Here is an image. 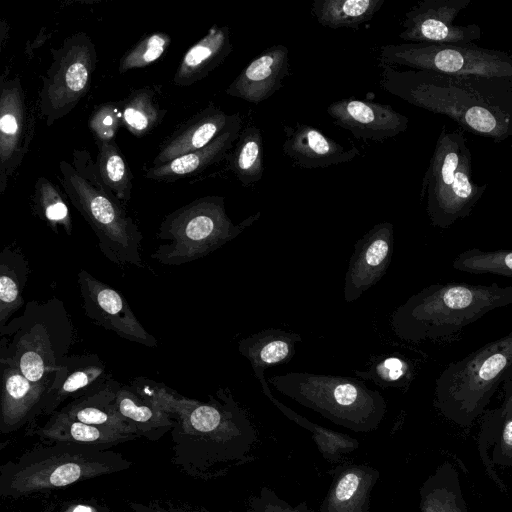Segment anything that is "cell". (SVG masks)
Returning <instances> with one entry per match:
<instances>
[{
  "mask_svg": "<svg viewBox=\"0 0 512 512\" xmlns=\"http://www.w3.org/2000/svg\"><path fill=\"white\" fill-rule=\"evenodd\" d=\"M130 386L173 419L171 461L190 477L224 475L245 459L255 441L252 423L228 388L203 402L144 377L134 378Z\"/></svg>",
  "mask_w": 512,
  "mask_h": 512,
  "instance_id": "cell-1",
  "label": "cell"
},
{
  "mask_svg": "<svg viewBox=\"0 0 512 512\" xmlns=\"http://www.w3.org/2000/svg\"><path fill=\"white\" fill-rule=\"evenodd\" d=\"M380 85L411 105L447 116L461 130L500 143L512 136V81L398 70L380 63Z\"/></svg>",
  "mask_w": 512,
  "mask_h": 512,
  "instance_id": "cell-2",
  "label": "cell"
},
{
  "mask_svg": "<svg viewBox=\"0 0 512 512\" xmlns=\"http://www.w3.org/2000/svg\"><path fill=\"white\" fill-rule=\"evenodd\" d=\"M512 305V286L431 284L409 297L391 316L397 337L408 342L449 339L488 312Z\"/></svg>",
  "mask_w": 512,
  "mask_h": 512,
  "instance_id": "cell-3",
  "label": "cell"
},
{
  "mask_svg": "<svg viewBox=\"0 0 512 512\" xmlns=\"http://www.w3.org/2000/svg\"><path fill=\"white\" fill-rule=\"evenodd\" d=\"M132 461L93 446L54 442L34 447L0 467V496L19 499L127 470Z\"/></svg>",
  "mask_w": 512,
  "mask_h": 512,
  "instance_id": "cell-4",
  "label": "cell"
},
{
  "mask_svg": "<svg viewBox=\"0 0 512 512\" xmlns=\"http://www.w3.org/2000/svg\"><path fill=\"white\" fill-rule=\"evenodd\" d=\"M60 182L70 203L98 239L102 254L117 266L142 268L143 235L121 202L104 186L89 152L74 150L73 163H59Z\"/></svg>",
  "mask_w": 512,
  "mask_h": 512,
  "instance_id": "cell-5",
  "label": "cell"
},
{
  "mask_svg": "<svg viewBox=\"0 0 512 512\" xmlns=\"http://www.w3.org/2000/svg\"><path fill=\"white\" fill-rule=\"evenodd\" d=\"M0 358L32 382L54 375L74 341V326L64 302L50 298L26 303L22 314L0 329Z\"/></svg>",
  "mask_w": 512,
  "mask_h": 512,
  "instance_id": "cell-6",
  "label": "cell"
},
{
  "mask_svg": "<svg viewBox=\"0 0 512 512\" xmlns=\"http://www.w3.org/2000/svg\"><path fill=\"white\" fill-rule=\"evenodd\" d=\"M512 372V331L448 364L435 383L434 406L467 428L480 417Z\"/></svg>",
  "mask_w": 512,
  "mask_h": 512,
  "instance_id": "cell-7",
  "label": "cell"
},
{
  "mask_svg": "<svg viewBox=\"0 0 512 512\" xmlns=\"http://www.w3.org/2000/svg\"><path fill=\"white\" fill-rule=\"evenodd\" d=\"M267 382L299 404L356 432L378 428L387 410L382 394L354 377L288 372L270 376Z\"/></svg>",
  "mask_w": 512,
  "mask_h": 512,
  "instance_id": "cell-8",
  "label": "cell"
},
{
  "mask_svg": "<svg viewBox=\"0 0 512 512\" xmlns=\"http://www.w3.org/2000/svg\"><path fill=\"white\" fill-rule=\"evenodd\" d=\"M260 216L261 212H256L234 224L226 213L223 197L195 199L164 217L157 232V239L163 243L151 258L168 266L201 259L236 238Z\"/></svg>",
  "mask_w": 512,
  "mask_h": 512,
  "instance_id": "cell-9",
  "label": "cell"
},
{
  "mask_svg": "<svg viewBox=\"0 0 512 512\" xmlns=\"http://www.w3.org/2000/svg\"><path fill=\"white\" fill-rule=\"evenodd\" d=\"M487 184L472 178V153L463 130L443 126L423 176L421 199L431 225L446 229L468 217L481 199Z\"/></svg>",
  "mask_w": 512,
  "mask_h": 512,
  "instance_id": "cell-10",
  "label": "cell"
},
{
  "mask_svg": "<svg viewBox=\"0 0 512 512\" xmlns=\"http://www.w3.org/2000/svg\"><path fill=\"white\" fill-rule=\"evenodd\" d=\"M379 60L414 70L512 81V55L476 44H389L380 48Z\"/></svg>",
  "mask_w": 512,
  "mask_h": 512,
  "instance_id": "cell-11",
  "label": "cell"
},
{
  "mask_svg": "<svg viewBox=\"0 0 512 512\" xmlns=\"http://www.w3.org/2000/svg\"><path fill=\"white\" fill-rule=\"evenodd\" d=\"M52 62L39 90V110L46 126L68 115L90 89L97 67L96 46L85 32H77L50 50Z\"/></svg>",
  "mask_w": 512,
  "mask_h": 512,
  "instance_id": "cell-12",
  "label": "cell"
},
{
  "mask_svg": "<svg viewBox=\"0 0 512 512\" xmlns=\"http://www.w3.org/2000/svg\"><path fill=\"white\" fill-rule=\"evenodd\" d=\"M472 0H422L404 15L399 37L408 43L443 45L474 44L482 36L481 27L470 23L457 25L454 20Z\"/></svg>",
  "mask_w": 512,
  "mask_h": 512,
  "instance_id": "cell-13",
  "label": "cell"
},
{
  "mask_svg": "<svg viewBox=\"0 0 512 512\" xmlns=\"http://www.w3.org/2000/svg\"><path fill=\"white\" fill-rule=\"evenodd\" d=\"M35 120L18 76L0 83V194L22 164L34 136Z\"/></svg>",
  "mask_w": 512,
  "mask_h": 512,
  "instance_id": "cell-14",
  "label": "cell"
},
{
  "mask_svg": "<svg viewBox=\"0 0 512 512\" xmlns=\"http://www.w3.org/2000/svg\"><path fill=\"white\" fill-rule=\"evenodd\" d=\"M77 282L87 318L127 341L157 346V339L143 327L121 292L85 269L78 272Z\"/></svg>",
  "mask_w": 512,
  "mask_h": 512,
  "instance_id": "cell-15",
  "label": "cell"
},
{
  "mask_svg": "<svg viewBox=\"0 0 512 512\" xmlns=\"http://www.w3.org/2000/svg\"><path fill=\"white\" fill-rule=\"evenodd\" d=\"M394 247V228L390 222L374 225L354 245L345 274L344 299L356 301L386 273Z\"/></svg>",
  "mask_w": 512,
  "mask_h": 512,
  "instance_id": "cell-16",
  "label": "cell"
},
{
  "mask_svg": "<svg viewBox=\"0 0 512 512\" xmlns=\"http://www.w3.org/2000/svg\"><path fill=\"white\" fill-rule=\"evenodd\" d=\"M0 368V432L10 434L41 416L54 375L43 382H32L2 358Z\"/></svg>",
  "mask_w": 512,
  "mask_h": 512,
  "instance_id": "cell-17",
  "label": "cell"
},
{
  "mask_svg": "<svg viewBox=\"0 0 512 512\" xmlns=\"http://www.w3.org/2000/svg\"><path fill=\"white\" fill-rule=\"evenodd\" d=\"M327 114L334 124L361 140L384 141L407 130L409 119L388 104L345 98L332 102Z\"/></svg>",
  "mask_w": 512,
  "mask_h": 512,
  "instance_id": "cell-18",
  "label": "cell"
},
{
  "mask_svg": "<svg viewBox=\"0 0 512 512\" xmlns=\"http://www.w3.org/2000/svg\"><path fill=\"white\" fill-rule=\"evenodd\" d=\"M111 378L97 354L68 355L54 373L41 416H51L67 400L101 389Z\"/></svg>",
  "mask_w": 512,
  "mask_h": 512,
  "instance_id": "cell-19",
  "label": "cell"
},
{
  "mask_svg": "<svg viewBox=\"0 0 512 512\" xmlns=\"http://www.w3.org/2000/svg\"><path fill=\"white\" fill-rule=\"evenodd\" d=\"M241 119L239 113L227 114L210 102L178 126L162 142L152 166L167 163L179 156L205 147Z\"/></svg>",
  "mask_w": 512,
  "mask_h": 512,
  "instance_id": "cell-20",
  "label": "cell"
},
{
  "mask_svg": "<svg viewBox=\"0 0 512 512\" xmlns=\"http://www.w3.org/2000/svg\"><path fill=\"white\" fill-rule=\"evenodd\" d=\"M289 74V51L274 45L254 58L226 88V94L258 104L270 98Z\"/></svg>",
  "mask_w": 512,
  "mask_h": 512,
  "instance_id": "cell-21",
  "label": "cell"
},
{
  "mask_svg": "<svg viewBox=\"0 0 512 512\" xmlns=\"http://www.w3.org/2000/svg\"><path fill=\"white\" fill-rule=\"evenodd\" d=\"M283 153L301 168L315 169L352 161L359 156L356 147L346 149L317 128L297 122L285 126Z\"/></svg>",
  "mask_w": 512,
  "mask_h": 512,
  "instance_id": "cell-22",
  "label": "cell"
},
{
  "mask_svg": "<svg viewBox=\"0 0 512 512\" xmlns=\"http://www.w3.org/2000/svg\"><path fill=\"white\" fill-rule=\"evenodd\" d=\"M232 50L229 27L213 25L183 54L173 76L174 84L188 87L204 79L224 62Z\"/></svg>",
  "mask_w": 512,
  "mask_h": 512,
  "instance_id": "cell-23",
  "label": "cell"
},
{
  "mask_svg": "<svg viewBox=\"0 0 512 512\" xmlns=\"http://www.w3.org/2000/svg\"><path fill=\"white\" fill-rule=\"evenodd\" d=\"M241 130L242 119L205 147L179 156L167 163L151 166L145 172V177L155 181L174 182L198 175L228 156L234 143L238 140Z\"/></svg>",
  "mask_w": 512,
  "mask_h": 512,
  "instance_id": "cell-24",
  "label": "cell"
},
{
  "mask_svg": "<svg viewBox=\"0 0 512 512\" xmlns=\"http://www.w3.org/2000/svg\"><path fill=\"white\" fill-rule=\"evenodd\" d=\"M28 432L51 443L66 442L102 449H110L118 444L139 438L135 434L85 424L57 414L49 416L42 426L30 428Z\"/></svg>",
  "mask_w": 512,
  "mask_h": 512,
  "instance_id": "cell-25",
  "label": "cell"
},
{
  "mask_svg": "<svg viewBox=\"0 0 512 512\" xmlns=\"http://www.w3.org/2000/svg\"><path fill=\"white\" fill-rule=\"evenodd\" d=\"M115 385L116 380L111 377L101 389L68 402L54 414L89 425L135 434L139 437L135 428L124 419L116 408Z\"/></svg>",
  "mask_w": 512,
  "mask_h": 512,
  "instance_id": "cell-26",
  "label": "cell"
},
{
  "mask_svg": "<svg viewBox=\"0 0 512 512\" xmlns=\"http://www.w3.org/2000/svg\"><path fill=\"white\" fill-rule=\"evenodd\" d=\"M379 472L366 465H352L340 472L321 506V512H368L370 493Z\"/></svg>",
  "mask_w": 512,
  "mask_h": 512,
  "instance_id": "cell-27",
  "label": "cell"
},
{
  "mask_svg": "<svg viewBox=\"0 0 512 512\" xmlns=\"http://www.w3.org/2000/svg\"><path fill=\"white\" fill-rule=\"evenodd\" d=\"M115 405L124 419L135 428L139 437L150 441L160 440L174 426V421L167 412L138 394L130 384L116 381Z\"/></svg>",
  "mask_w": 512,
  "mask_h": 512,
  "instance_id": "cell-28",
  "label": "cell"
},
{
  "mask_svg": "<svg viewBox=\"0 0 512 512\" xmlns=\"http://www.w3.org/2000/svg\"><path fill=\"white\" fill-rule=\"evenodd\" d=\"M300 341L302 338L298 333L270 328L241 339L238 351L249 360L254 375L264 374L268 367L289 362Z\"/></svg>",
  "mask_w": 512,
  "mask_h": 512,
  "instance_id": "cell-29",
  "label": "cell"
},
{
  "mask_svg": "<svg viewBox=\"0 0 512 512\" xmlns=\"http://www.w3.org/2000/svg\"><path fill=\"white\" fill-rule=\"evenodd\" d=\"M30 272L21 248L6 245L0 253V325L24 305L23 293Z\"/></svg>",
  "mask_w": 512,
  "mask_h": 512,
  "instance_id": "cell-30",
  "label": "cell"
},
{
  "mask_svg": "<svg viewBox=\"0 0 512 512\" xmlns=\"http://www.w3.org/2000/svg\"><path fill=\"white\" fill-rule=\"evenodd\" d=\"M421 512H468L459 473L451 462L439 465L420 489Z\"/></svg>",
  "mask_w": 512,
  "mask_h": 512,
  "instance_id": "cell-31",
  "label": "cell"
},
{
  "mask_svg": "<svg viewBox=\"0 0 512 512\" xmlns=\"http://www.w3.org/2000/svg\"><path fill=\"white\" fill-rule=\"evenodd\" d=\"M229 169L244 187L261 180L263 166V137L259 127L249 122L242 128L233 151L226 157Z\"/></svg>",
  "mask_w": 512,
  "mask_h": 512,
  "instance_id": "cell-32",
  "label": "cell"
},
{
  "mask_svg": "<svg viewBox=\"0 0 512 512\" xmlns=\"http://www.w3.org/2000/svg\"><path fill=\"white\" fill-rule=\"evenodd\" d=\"M383 4L384 0H314L311 13L322 26L357 29L371 20Z\"/></svg>",
  "mask_w": 512,
  "mask_h": 512,
  "instance_id": "cell-33",
  "label": "cell"
},
{
  "mask_svg": "<svg viewBox=\"0 0 512 512\" xmlns=\"http://www.w3.org/2000/svg\"><path fill=\"white\" fill-rule=\"evenodd\" d=\"M122 125L134 136L143 137L163 121L167 110L162 108L150 87L134 89L119 102Z\"/></svg>",
  "mask_w": 512,
  "mask_h": 512,
  "instance_id": "cell-34",
  "label": "cell"
},
{
  "mask_svg": "<svg viewBox=\"0 0 512 512\" xmlns=\"http://www.w3.org/2000/svg\"><path fill=\"white\" fill-rule=\"evenodd\" d=\"M502 385L503 401L498 408L482 414V426L493 433L492 464L509 467L512 466V372Z\"/></svg>",
  "mask_w": 512,
  "mask_h": 512,
  "instance_id": "cell-35",
  "label": "cell"
},
{
  "mask_svg": "<svg viewBox=\"0 0 512 512\" xmlns=\"http://www.w3.org/2000/svg\"><path fill=\"white\" fill-rule=\"evenodd\" d=\"M255 377L258 379L264 395L273 403V405H275L289 419L296 422L303 428L308 429L312 433L314 441L325 458L330 461H334L342 454L349 453L358 447V442L355 439L345 434L337 433L314 424L282 404L271 393L264 374H257Z\"/></svg>",
  "mask_w": 512,
  "mask_h": 512,
  "instance_id": "cell-36",
  "label": "cell"
},
{
  "mask_svg": "<svg viewBox=\"0 0 512 512\" xmlns=\"http://www.w3.org/2000/svg\"><path fill=\"white\" fill-rule=\"evenodd\" d=\"M96 169L104 186L120 201L131 199L133 174L121 150L113 141H96Z\"/></svg>",
  "mask_w": 512,
  "mask_h": 512,
  "instance_id": "cell-37",
  "label": "cell"
},
{
  "mask_svg": "<svg viewBox=\"0 0 512 512\" xmlns=\"http://www.w3.org/2000/svg\"><path fill=\"white\" fill-rule=\"evenodd\" d=\"M32 210L54 233L59 234L61 228L67 236L72 235L73 224L69 208L57 186L44 176L38 177L35 182Z\"/></svg>",
  "mask_w": 512,
  "mask_h": 512,
  "instance_id": "cell-38",
  "label": "cell"
},
{
  "mask_svg": "<svg viewBox=\"0 0 512 512\" xmlns=\"http://www.w3.org/2000/svg\"><path fill=\"white\" fill-rule=\"evenodd\" d=\"M452 266L462 272L512 278V250L482 251L471 248L456 256Z\"/></svg>",
  "mask_w": 512,
  "mask_h": 512,
  "instance_id": "cell-39",
  "label": "cell"
},
{
  "mask_svg": "<svg viewBox=\"0 0 512 512\" xmlns=\"http://www.w3.org/2000/svg\"><path fill=\"white\" fill-rule=\"evenodd\" d=\"M355 373L362 380H370L382 388H407L412 381L411 364L394 355L377 357L367 370Z\"/></svg>",
  "mask_w": 512,
  "mask_h": 512,
  "instance_id": "cell-40",
  "label": "cell"
},
{
  "mask_svg": "<svg viewBox=\"0 0 512 512\" xmlns=\"http://www.w3.org/2000/svg\"><path fill=\"white\" fill-rule=\"evenodd\" d=\"M170 43L171 37L164 32H154L143 36L120 59L119 73L123 74L129 70L152 64L165 53Z\"/></svg>",
  "mask_w": 512,
  "mask_h": 512,
  "instance_id": "cell-41",
  "label": "cell"
},
{
  "mask_svg": "<svg viewBox=\"0 0 512 512\" xmlns=\"http://www.w3.org/2000/svg\"><path fill=\"white\" fill-rule=\"evenodd\" d=\"M122 124L119 102H107L95 108L89 118V128L96 141H113Z\"/></svg>",
  "mask_w": 512,
  "mask_h": 512,
  "instance_id": "cell-42",
  "label": "cell"
},
{
  "mask_svg": "<svg viewBox=\"0 0 512 512\" xmlns=\"http://www.w3.org/2000/svg\"><path fill=\"white\" fill-rule=\"evenodd\" d=\"M270 494L271 491L264 488L261 496L251 502L248 512H313L304 505L293 508Z\"/></svg>",
  "mask_w": 512,
  "mask_h": 512,
  "instance_id": "cell-43",
  "label": "cell"
},
{
  "mask_svg": "<svg viewBox=\"0 0 512 512\" xmlns=\"http://www.w3.org/2000/svg\"><path fill=\"white\" fill-rule=\"evenodd\" d=\"M64 512H108L103 506L97 503L79 502L72 503L66 507Z\"/></svg>",
  "mask_w": 512,
  "mask_h": 512,
  "instance_id": "cell-44",
  "label": "cell"
},
{
  "mask_svg": "<svg viewBox=\"0 0 512 512\" xmlns=\"http://www.w3.org/2000/svg\"><path fill=\"white\" fill-rule=\"evenodd\" d=\"M128 506L132 512H171L169 509H165L156 504L129 502Z\"/></svg>",
  "mask_w": 512,
  "mask_h": 512,
  "instance_id": "cell-45",
  "label": "cell"
},
{
  "mask_svg": "<svg viewBox=\"0 0 512 512\" xmlns=\"http://www.w3.org/2000/svg\"><path fill=\"white\" fill-rule=\"evenodd\" d=\"M171 512H209L203 509H196V508H190V507H184V506H178L174 507L171 506L168 508Z\"/></svg>",
  "mask_w": 512,
  "mask_h": 512,
  "instance_id": "cell-46",
  "label": "cell"
}]
</instances>
